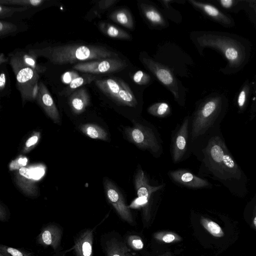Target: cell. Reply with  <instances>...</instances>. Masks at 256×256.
<instances>
[{
    "label": "cell",
    "instance_id": "1",
    "mask_svg": "<svg viewBox=\"0 0 256 256\" xmlns=\"http://www.w3.org/2000/svg\"><path fill=\"white\" fill-rule=\"evenodd\" d=\"M194 43L200 52L206 48L220 52L226 60V66L220 69L224 74H232L240 71L248 63L250 56V42L238 36L222 32H199Z\"/></svg>",
    "mask_w": 256,
    "mask_h": 256
},
{
    "label": "cell",
    "instance_id": "2",
    "mask_svg": "<svg viewBox=\"0 0 256 256\" xmlns=\"http://www.w3.org/2000/svg\"><path fill=\"white\" fill-rule=\"evenodd\" d=\"M46 52L52 62L59 64L80 60H98L118 56L104 47L95 46L65 45L49 48Z\"/></svg>",
    "mask_w": 256,
    "mask_h": 256
},
{
    "label": "cell",
    "instance_id": "3",
    "mask_svg": "<svg viewBox=\"0 0 256 256\" xmlns=\"http://www.w3.org/2000/svg\"><path fill=\"white\" fill-rule=\"evenodd\" d=\"M210 169L222 178H240V170L218 136L212 138L204 150Z\"/></svg>",
    "mask_w": 256,
    "mask_h": 256
},
{
    "label": "cell",
    "instance_id": "4",
    "mask_svg": "<svg viewBox=\"0 0 256 256\" xmlns=\"http://www.w3.org/2000/svg\"><path fill=\"white\" fill-rule=\"evenodd\" d=\"M227 99L224 94L214 93L202 100L191 119L192 140L204 134L222 112Z\"/></svg>",
    "mask_w": 256,
    "mask_h": 256
},
{
    "label": "cell",
    "instance_id": "5",
    "mask_svg": "<svg viewBox=\"0 0 256 256\" xmlns=\"http://www.w3.org/2000/svg\"><path fill=\"white\" fill-rule=\"evenodd\" d=\"M132 123V126L124 127V138L138 148L149 152L156 158L160 157L162 152V141L154 126L140 118Z\"/></svg>",
    "mask_w": 256,
    "mask_h": 256
},
{
    "label": "cell",
    "instance_id": "6",
    "mask_svg": "<svg viewBox=\"0 0 256 256\" xmlns=\"http://www.w3.org/2000/svg\"><path fill=\"white\" fill-rule=\"evenodd\" d=\"M98 88L117 104L136 108L138 102L130 87L119 78H108L96 80Z\"/></svg>",
    "mask_w": 256,
    "mask_h": 256
},
{
    "label": "cell",
    "instance_id": "7",
    "mask_svg": "<svg viewBox=\"0 0 256 256\" xmlns=\"http://www.w3.org/2000/svg\"><path fill=\"white\" fill-rule=\"evenodd\" d=\"M127 64L120 58H112L79 63L74 68L83 72L104 74L120 72L127 66Z\"/></svg>",
    "mask_w": 256,
    "mask_h": 256
},
{
    "label": "cell",
    "instance_id": "8",
    "mask_svg": "<svg viewBox=\"0 0 256 256\" xmlns=\"http://www.w3.org/2000/svg\"><path fill=\"white\" fill-rule=\"evenodd\" d=\"M140 58L144 65L172 93L176 99H178L179 95L177 82L170 70L148 57L140 56Z\"/></svg>",
    "mask_w": 256,
    "mask_h": 256
},
{
    "label": "cell",
    "instance_id": "9",
    "mask_svg": "<svg viewBox=\"0 0 256 256\" xmlns=\"http://www.w3.org/2000/svg\"><path fill=\"white\" fill-rule=\"evenodd\" d=\"M190 119L188 116L184 118L172 138L171 154L172 161L175 164L182 160L187 150Z\"/></svg>",
    "mask_w": 256,
    "mask_h": 256
},
{
    "label": "cell",
    "instance_id": "10",
    "mask_svg": "<svg viewBox=\"0 0 256 256\" xmlns=\"http://www.w3.org/2000/svg\"><path fill=\"white\" fill-rule=\"evenodd\" d=\"M64 233L63 228L55 222L44 224L36 238L38 244L44 247H50L54 252L61 248V242Z\"/></svg>",
    "mask_w": 256,
    "mask_h": 256
},
{
    "label": "cell",
    "instance_id": "11",
    "mask_svg": "<svg viewBox=\"0 0 256 256\" xmlns=\"http://www.w3.org/2000/svg\"><path fill=\"white\" fill-rule=\"evenodd\" d=\"M188 2L211 20L222 26L230 28L234 26L235 22L232 16L214 5L194 0H188Z\"/></svg>",
    "mask_w": 256,
    "mask_h": 256
},
{
    "label": "cell",
    "instance_id": "12",
    "mask_svg": "<svg viewBox=\"0 0 256 256\" xmlns=\"http://www.w3.org/2000/svg\"><path fill=\"white\" fill-rule=\"evenodd\" d=\"M168 176L175 183L190 188H201L210 186L206 180L198 176L186 169L170 170Z\"/></svg>",
    "mask_w": 256,
    "mask_h": 256
},
{
    "label": "cell",
    "instance_id": "13",
    "mask_svg": "<svg viewBox=\"0 0 256 256\" xmlns=\"http://www.w3.org/2000/svg\"><path fill=\"white\" fill-rule=\"evenodd\" d=\"M103 184L106 196L108 202L122 216L128 214V210L120 189L108 178H104Z\"/></svg>",
    "mask_w": 256,
    "mask_h": 256
},
{
    "label": "cell",
    "instance_id": "14",
    "mask_svg": "<svg viewBox=\"0 0 256 256\" xmlns=\"http://www.w3.org/2000/svg\"><path fill=\"white\" fill-rule=\"evenodd\" d=\"M94 229L87 228L80 232L74 239V256H93Z\"/></svg>",
    "mask_w": 256,
    "mask_h": 256
},
{
    "label": "cell",
    "instance_id": "15",
    "mask_svg": "<svg viewBox=\"0 0 256 256\" xmlns=\"http://www.w3.org/2000/svg\"><path fill=\"white\" fill-rule=\"evenodd\" d=\"M38 100L47 115L55 122H60V116L54 100L46 88L41 84L38 87Z\"/></svg>",
    "mask_w": 256,
    "mask_h": 256
},
{
    "label": "cell",
    "instance_id": "16",
    "mask_svg": "<svg viewBox=\"0 0 256 256\" xmlns=\"http://www.w3.org/2000/svg\"><path fill=\"white\" fill-rule=\"evenodd\" d=\"M140 8L144 16L152 24L160 26L166 25L163 16L155 7L142 2L140 4Z\"/></svg>",
    "mask_w": 256,
    "mask_h": 256
},
{
    "label": "cell",
    "instance_id": "17",
    "mask_svg": "<svg viewBox=\"0 0 256 256\" xmlns=\"http://www.w3.org/2000/svg\"><path fill=\"white\" fill-rule=\"evenodd\" d=\"M88 96L83 88L76 92L71 96L70 104L72 110L76 114L82 112L88 104Z\"/></svg>",
    "mask_w": 256,
    "mask_h": 256
},
{
    "label": "cell",
    "instance_id": "18",
    "mask_svg": "<svg viewBox=\"0 0 256 256\" xmlns=\"http://www.w3.org/2000/svg\"><path fill=\"white\" fill-rule=\"evenodd\" d=\"M110 18L123 26L133 30L134 22L131 13L127 8H120L114 11L110 15Z\"/></svg>",
    "mask_w": 256,
    "mask_h": 256
},
{
    "label": "cell",
    "instance_id": "19",
    "mask_svg": "<svg viewBox=\"0 0 256 256\" xmlns=\"http://www.w3.org/2000/svg\"><path fill=\"white\" fill-rule=\"evenodd\" d=\"M216 4L226 12H238L246 8L250 0H216Z\"/></svg>",
    "mask_w": 256,
    "mask_h": 256
},
{
    "label": "cell",
    "instance_id": "20",
    "mask_svg": "<svg viewBox=\"0 0 256 256\" xmlns=\"http://www.w3.org/2000/svg\"><path fill=\"white\" fill-rule=\"evenodd\" d=\"M80 130L84 134L93 139L103 140H108V139L106 130L95 124H84L80 126Z\"/></svg>",
    "mask_w": 256,
    "mask_h": 256
},
{
    "label": "cell",
    "instance_id": "21",
    "mask_svg": "<svg viewBox=\"0 0 256 256\" xmlns=\"http://www.w3.org/2000/svg\"><path fill=\"white\" fill-rule=\"evenodd\" d=\"M16 80L19 85V88H24L26 86H32L33 88L34 86L32 85L33 82H36V76L34 72L30 68L27 66L20 69L16 74Z\"/></svg>",
    "mask_w": 256,
    "mask_h": 256
},
{
    "label": "cell",
    "instance_id": "22",
    "mask_svg": "<svg viewBox=\"0 0 256 256\" xmlns=\"http://www.w3.org/2000/svg\"><path fill=\"white\" fill-rule=\"evenodd\" d=\"M251 88V84L248 80H246L240 88L236 98V104L239 112H242L246 108L250 96Z\"/></svg>",
    "mask_w": 256,
    "mask_h": 256
},
{
    "label": "cell",
    "instance_id": "23",
    "mask_svg": "<svg viewBox=\"0 0 256 256\" xmlns=\"http://www.w3.org/2000/svg\"><path fill=\"white\" fill-rule=\"evenodd\" d=\"M102 31L108 36L124 40H130L132 36L125 30L110 24H104L102 26Z\"/></svg>",
    "mask_w": 256,
    "mask_h": 256
},
{
    "label": "cell",
    "instance_id": "24",
    "mask_svg": "<svg viewBox=\"0 0 256 256\" xmlns=\"http://www.w3.org/2000/svg\"><path fill=\"white\" fill-rule=\"evenodd\" d=\"M147 111L152 116L163 118L170 114L171 109L166 102H159L150 106L148 108Z\"/></svg>",
    "mask_w": 256,
    "mask_h": 256
},
{
    "label": "cell",
    "instance_id": "25",
    "mask_svg": "<svg viewBox=\"0 0 256 256\" xmlns=\"http://www.w3.org/2000/svg\"><path fill=\"white\" fill-rule=\"evenodd\" d=\"M0 254L2 256H36L32 252L24 248H16L1 244Z\"/></svg>",
    "mask_w": 256,
    "mask_h": 256
},
{
    "label": "cell",
    "instance_id": "26",
    "mask_svg": "<svg viewBox=\"0 0 256 256\" xmlns=\"http://www.w3.org/2000/svg\"><path fill=\"white\" fill-rule=\"evenodd\" d=\"M201 222L204 228L213 236L220 238L224 236V234L220 226L214 222L202 218Z\"/></svg>",
    "mask_w": 256,
    "mask_h": 256
},
{
    "label": "cell",
    "instance_id": "27",
    "mask_svg": "<svg viewBox=\"0 0 256 256\" xmlns=\"http://www.w3.org/2000/svg\"><path fill=\"white\" fill-rule=\"evenodd\" d=\"M40 132H34L32 135L26 140L22 150L23 154L30 152L36 146L40 140Z\"/></svg>",
    "mask_w": 256,
    "mask_h": 256
},
{
    "label": "cell",
    "instance_id": "28",
    "mask_svg": "<svg viewBox=\"0 0 256 256\" xmlns=\"http://www.w3.org/2000/svg\"><path fill=\"white\" fill-rule=\"evenodd\" d=\"M133 81L138 85H146L150 80V76L142 70L136 72L132 76Z\"/></svg>",
    "mask_w": 256,
    "mask_h": 256
},
{
    "label": "cell",
    "instance_id": "29",
    "mask_svg": "<svg viewBox=\"0 0 256 256\" xmlns=\"http://www.w3.org/2000/svg\"><path fill=\"white\" fill-rule=\"evenodd\" d=\"M28 158L26 157L20 156L12 160L9 165L10 170H19L24 167L27 164Z\"/></svg>",
    "mask_w": 256,
    "mask_h": 256
},
{
    "label": "cell",
    "instance_id": "30",
    "mask_svg": "<svg viewBox=\"0 0 256 256\" xmlns=\"http://www.w3.org/2000/svg\"><path fill=\"white\" fill-rule=\"evenodd\" d=\"M85 80L82 77H76L70 84V88L74 89L82 86Z\"/></svg>",
    "mask_w": 256,
    "mask_h": 256
},
{
    "label": "cell",
    "instance_id": "31",
    "mask_svg": "<svg viewBox=\"0 0 256 256\" xmlns=\"http://www.w3.org/2000/svg\"><path fill=\"white\" fill-rule=\"evenodd\" d=\"M9 215L6 208L1 204L0 206V220L5 222L8 219Z\"/></svg>",
    "mask_w": 256,
    "mask_h": 256
},
{
    "label": "cell",
    "instance_id": "32",
    "mask_svg": "<svg viewBox=\"0 0 256 256\" xmlns=\"http://www.w3.org/2000/svg\"><path fill=\"white\" fill-rule=\"evenodd\" d=\"M12 3H20L22 2L24 4H30L32 6H36L39 5L41 2H42V0H18V1H10L8 2Z\"/></svg>",
    "mask_w": 256,
    "mask_h": 256
},
{
    "label": "cell",
    "instance_id": "33",
    "mask_svg": "<svg viewBox=\"0 0 256 256\" xmlns=\"http://www.w3.org/2000/svg\"><path fill=\"white\" fill-rule=\"evenodd\" d=\"M252 11V14L254 16L256 22V0H250V3L247 6Z\"/></svg>",
    "mask_w": 256,
    "mask_h": 256
},
{
    "label": "cell",
    "instance_id": "34",
    "mask_svg": "<svg viewBox=\"0 0 256 256\" xmlns=\"http://www.w3.org/2000/svg\"><path fill=\"white\" fill-rule=\"evenodd\" d=\"M133 246L137 249H142L143 248L144 244L142 242L140 239L133 240L132 242Z\"/></svg>",
    "mask_w": 256,
    "mask_h": 256
},
{
    "label": "cell",
    "instance_id": "35",
    "mask_svg": "<svg viewBox=\"0 0 256 256\" xmlns=\"http://www.w3.org/2000/svg\"><path fill=\"white\" fill-rule=\"evenodd\" d=\"M175 239L174 235L172 234H166L162 238V240L166 243H170L174 241Z\"/></svg>",
    "mask_w": 256,
    "mask_h": 256
},
{
    "label": "cell",
    "instance_id": "36",
    "mask_svg": "<svg viewBox=\"0 0 256 256\" xmlns=\"http://www.w3.org/2000/svg\"><path fill=\"white\" fill-rule=\"evenodd\" d=\"M6 83V76L4 73H2L0 76V88L1 90L4 88Z\"/></svg>",
    "mask_w": 256,
    "mask_h": 256
},
{
    "label": "cell",
    "instance_id": "37",
    "mask_svg": "<svg viewBox=\"0 0 256 256\" xmlns=\"http://www.w3.org/2000/svg\"><path fill=\"white\" fill-rule=\"evenodd\" d=\"M72 74H71L70 72H69L66 73L64 76V82L66 83L70 82V83L72 82V80L71 78Z\"/></svg>",
    "mask_w": 256,
    "mask_h": 256
},
{
    "label": "cell",
    "instance_id": "38",
    "mask_svg": "<svg viewBox=\"0 0 256 256\" xmlns=\"http://www.w3.org/2000/svg\"><path fill=\"white\" fill-rule=\"evenodd\" d=\"M254 102L252 104V108L253 110L256 112V86L254 88Z\"/></svg>",
    "mask_w": 256,
    "mask_h": 256
},
{
    "label": "cell",
    "instance_id": "39",
    "mask_svg": "<svg viewBox=\"0 0 256 256\" xmlns=\"http://www.w3.org/2000/svg\"><path fill=\"white\" fill-rule=\"evenodd\" d=\"M106 252L107 253V256H120V254L116 253H112L110 251L106 250Z\"/></svg>",
    "mask_w": 256,
    "mask_h": 256
},
{
    "label": "cell",
    "instance_id": "40",
    "mask_svg": "<svg viewBox=\"0 0 256 256\" xmlns=\"http://www.w3.org/2000/svg\"><path fill=\"white\" fill-rule=\"evenodd\" d=\"M252 222H253V224L254 225V226L256 228V212H255Z\"/></svg>",
    "mask_w": 256,
    "mask_h": 256
}]
</instances>
